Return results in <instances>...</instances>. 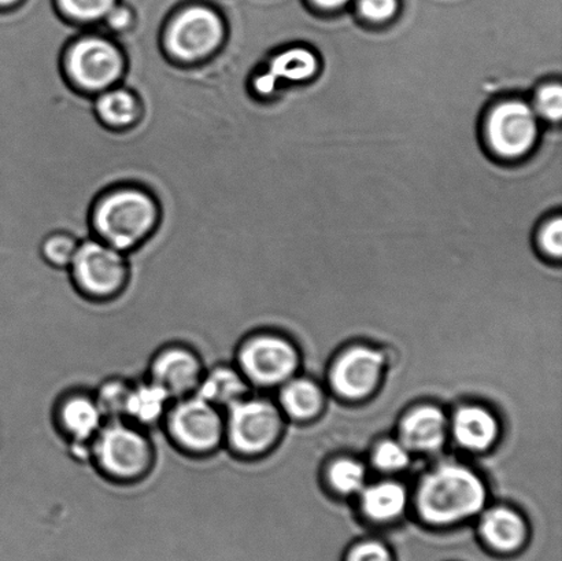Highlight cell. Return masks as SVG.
Masks as SVG:
<instances>
[{"instance_id": "cell-1", "label": "cell", "mask_w": 562, "mask_h": 561, "mask_svg": "<svg viewBox=\"0 0 562 561\" xmlns=\"http://www.w3.org/2000/svg\"><path fill=\"white\" fill-rule=\"evenodd\" d=\"M159 206L150 191L136 184L104 190L90 213L92 236L128 255L157 228Z\"/></svg>"}, {"instance_id": "cell-2", "label": "cell", "mask_w": 562, "mask_h": 561, "mask_svg": "<svg viewBox=\"0 0 562 561\" xmlns=\"http://www.w3.org/2000/svg\"><path fill=\"white\" fill-rule=\"evenodd\" d=\"M90 464L114 485L145 482L157 465V448L150 431L125 419H109L91 444Z\"/></svg>"}, {"instance_id": "cell-3", "label": "cell", "mask_w": 562, "mask_h": 561, "mask_svg": "<svg viewBox=\"0 0 562 561\" xmlns=\"http://www.w3.org/2000/svg\"><path fill=\"white\" fill-rule=\"evenodd\" d=\"M227 35V22L216 5L206 0H191L169 15L162 27L161 44L173 63L196 65L214 57Z\"/></svg>"}, {"instance_id": "cell-4", "label": "cell", "mask_w": 562, "mask_h": 561, "mask_svg": "<svg viewBox=\"0 0 562 561\" xmlns=\"http://www.w3.org/2000/svg\"><path fill=\"white\" fill-rule=\"evenodd\" d=\"M60 64L69 85L90 97L121 85L126 69L123 48L98 27H87L66 44Z\"/></svg>"}, {"instance_id": "cell-5", "label": "cell", "mask_w": 562, "mask_h": 561, "mask_svg": "<svg viewBox=\"0 0 562 561\" xmlns=\"http://www.w3.org/2000/svg\"><path fill=\"white\" fill-rule=\"evenodd\" d=\"M486 491L472 471L443 465L424 478L417 494L418 513L434 525L470 518L483 508Z\"/></svg>"}, {"instance_id": "cell-6", "label": "cell", "mask_w": 562, "mask_h": 561, "mask_svg": "<svg viewBox=\"0 0 562 561\" xmlns=\"http://www.w3.org/2000/svg\"><path fill=\"white\" fill-rule=\"evenodd\" d=\"M66 272L71 288L91 304L117 301L131 285L128 257L95 236L80 242Z\"/></svg>"}, {"instance_id": "cell-7", "label": "cell", "mask_w": 562, "mask_h": 561, "mask_svg": "<svg viewBox=\"0 0 562 561\" xmlns=\"http://www.w3.org/2000/svg\"><path fill=\"white\" fill-rule=\"evenodd\" d=\"M161 428L187 458L209 459L224 449L225 412L198 394L173 400Z\"/></svg>"}, {"instance_id": "cell-8", "label": "cell", "mask_w": 562, "mask_h": 561, "mask_svg": "<svg viewBox=\"0 0 562 561\" xmlns=\"http://www.w3.org/2000/svg\"><path fill=\"white\" fill-rule=\"evenodd\" d=\"M225 412V444L236 459L260 458L273 448L281 431L278 406L246 395Z\"/></svg>"}, {"instance_id": "cell-9", "label": "cell", "mask_w": 562, "mask_h": 561, "mask_svg": "<svg viewBox=\"0 0 562 561\" xmlns=\"http://www.w3.org/2000/svg\"><path fill=\"white\" fill-rule=\"evenodd\" d=\"M483 132L490 152L506 161H516L536 147L541 120L531 103L517 98L504 99L490 108Z\"/></svg>"}, {"instance_id": "cell-10", "label": "cell", "mask_w": 562, "mask_h": 561, "mask_svg": "<svg viewBox=\"0 0 562 561\" xmlns=\"http://www.w3.org/2000/svg\"><path fill=\"white\" fill-rule=\"evenodd\" d=\"M234 364L250 386H279L295 372L297 355L283 338L256 334L241 340Z\"/></svg>"}, {"instance_id": "cell-11", "label": "cell", "mask_w": 562, "mask_h": 561, "mask_svg": "<svg viewBox=\"0 0 562 561\" xmlns=\"http://www.w3.org/2000/svg\"><path fill=\"white\" fill-rule=\"evenodd\" d=\"M93 392L74 389L60 394L53 408V425L79 463H90L91 444L104 425Z\"/></svg>"}, {"instance_id": "cell-12", "label": "cell", "mask_w": 562, "mask_h": 561, "mask_svg": "<svg viewBox=\"0 0 562 561\" xmlns=\"http://www.w3.org/2000/svg\"><path fill=\"white\" fill-rule=\"evenodd\" d=\"M205 371L200 351L183 343H172L153 355L146 377L178 400L196 393Z\"/></svg>"}, {"instance_id": "cell-13", "label": "cell", "mask_w": 562, "mask_h": 561, "mask_svg": "<svg viewBox=\"0 0 562 561\" xmlns=\"http://www.w3.org/2000/svg\"><path fill=\"white\" fill-rule=\"evenodd\" d=\"M262 68L251 71L249 86L260 99H269L283 82H303L317 75V55L306 47H290L272 55Z\"/></svg>"}, {"instance_id": "cell-14", "label": "cell", "mask_w": 562, "mask_h": 561, "mask_svg": "<svg viewBox=\"0 0 562 561\" xmlns=\"http://www.w3.org/2000/svg\"><path fill=\"white\" fill-rule=\"evenodd\" d=\"M383 366L382 354L358 346L336 361L330 382L347 399L367 397L376 388Z\"/></svg>"}, {"instance_id": "cell-15", "label": "cell", "mask_w": 562, "mask_h": 561, "mask_svg": "<svg viewBox=\"0 0 562 561\" xmlns=\"http://www.w3.org/2000/svg\"><path fill=\"white\" fill-rule=\"evenodd\" d=\"M173 399L147 377L132 381L124 417L126 422L151 431L161 427Z\"/></svg>"}, {"instance_id": "cell-16", "label": "cell", "mask_w": 562, "mask_h": 561, "mask_svg": "<svg viewBox=\"0 0 562 561\" xmlns=\"http://www.w3.org/2000/svg\"><path fill=\"white\" fill-rule=\"evenodd\" d=\"M250 384L235 364H216L206 368L196 393L217 408L227 411L249 395Z\"/></svg>"}, {"instance_id": "cell-17", "label": "cell", "mask_w": 562, "mask_h": 561, "mask_svg": "<svg viewBox=\"0 0 562 561\" xmlns=\"http://www.w3.org/2000/svg\"><path fill=\"white\" fill-rule=\"evenodd\" d=\"M92 109L99 123L109 130H126L142 115V102L131 88L119 85L92 97Z\"/></svg>"}, {"instance_id": "cell-18", "label": "cell", "mask_w": 562, "mask_h": 561, "mask_svg": "<svg viewBox=\"0 0 562 561\" xmlns=\"http://www.w3.org/2000/svg\"><path fill=\"white\" fill-rule=\"evenodd\" d=\"M401 436L406 448L434 452L442 447L445 441V415L434 406L415 409L402 423Z\"/></svg>"}, {"instance_id": "cell-19", "label": "cell", "mask_w": 562, "mask_h": 561, "mask_svg": "<svg viewBox=\"0 0 562 561\" xmlns=\"http://www.w3.org/2000/svg\"><path fill=\"white\" fill-rule=\"evenodd\" d=\"M481 535L498 552H515L526 540L527 529L519 515L508 508L490 509L481 521Z\"/></svg>"}, {"instance_id": "cell-20", "label": "cell", "mask_w": 562, "mask_h": 561, "mask_svg": "<svg viewBox=\"0 0 562 561\" xmlns=\"http://www.w3.org/2000/svg\"><path fill=\"white\" fill-rule=\"evenodd\" d=\"M454 437L462 447L484 450L494 442L498 434L497 422L487 411L479 406H465L457 412L453 422Z\"/></svg>"}, {"instance_id": "cell-21", "label": "cell", "mask_w": 562, "mask_h": 561, "mask_svg": "<svg viewBox=\"0 0 562 561\" xmlns=\"http://www.w3.org/2000/svg\"><path fill=\"white\" fill-rule=\"evenodd\" d=\"M363 513L369 518L387 521L398 518L406 507L405 489L398 483L383 482L368 487L362 496Z\"/></svg>"}, {"instance_id": "cell-22", "label": "cell", "mask_w": 562, "mask_h": 561, "mask_svg": "<svg viewBox=\"0 0 562 561\" xmlns=\"http://www.w3.org/2000/svg\"><path fill=\"white\" fill-rule=\"evenodd\" d=\"M280 403L295 419H311L322 408L323 397L316 384L296 379L281 389Z\"/></svg>"}, {"instance_id": "cell-23", "label": "cell", "mask_w": 562, "mask_h": 561, "mask_svg": "<svg viewBox=\"0 0 562 561\" xmlns=\"http://www.w3.org/2000/svg\"><path fill=\"white\" fill-rule=\"evenodd\" d=\"M119 0H54L55 8L71 24L97 27Z\"/></svg>"}, {"instance_id": "cell-24", "label": "cell", "mask_w": 562, "mask_h": 561, "mask_svg": "<svg viewBox=\"0 0 562 561\" xmlns=\"http://www.w3.org/2000/svg\"><path fill=\"white\" fill-rule=\"evenodd\" d=\"M80 242L77 236L66 233V231H54L41 240L38 253L49 268L68 271Z\"/></svg>"}, {"instance_id": "cell-25", "label": "cell", "mask_w": 562, "mask_h": 561, "mask_svg": "<svg viewBox=\"0 0 562 561\" xmlns=\"http://www.w3.org/2000/svg\"><path fill=\"white\" fill-rule=\"evenodd\" d=\"M131 383L128 379L112 377L99 384L93 395L104 419H123Z\"/></svg>"}, {"instance_id": "cell-26", "label": "cell", "mask_w": 562, "mask_h": 561, "mask_svg": "<svg viewBox=\"0 0 562 561\" xmlns=\"http://www.w3.org/2000/svg\"><path fill=\"white\" fill-rule=\"evenodd\" d=\"M531 106L539 120L559 124L562 115V87L559 81H550L538 88Z\"/></svg>"}, {"instance_id": "cell-27", "label": "cell", "mask_w": 562, "mask_h": 561, "mask_svg": "<svg viewBox=\"0 0 562 561\" xmlns=\"http://www.w3.org/2000/svg\"><path fill=\"white\" fill-rule=\"evenodd\" d=\"M329 481L336 491L345 494L361 491L366 482V471L357 461L349 459L336 461L329 470Z\"/></svg>"}, {"instance_id": "cell-28", "label": "cell", "mask_w": 562, "mask_h": 561, "mask_svg": "<svg viewBox=\"0 0 562 561\" xmlns=\"http://www.w3.org/2000/svg\"><path fill=\"white\" fill-rule=\"evenodd\" d=\"M373 461L380 470L398 471L409 463V453L404 444L385 441L374 450Z\"/></svg>"}, {"instance_id": "cell-29", "label": "cell", "mask_w": 562, "mask_h": 561, "mask_svg": "<svg viewBox=\"0 0 562 561\" xmlns=\"http://www.w3.org/2000/svg\"><path fill=\"white\" fill-rule=\"evenodd\" d=\"M136 14L134 8L126 2H117L113 5V9L109 11L108 15L104 16L102 24L97 27L108 33L110 36H119L128 32L131 27L134 26Z\"/></svg>"}, {"instance_id": "cell-30", "label": "cell", "mask_w": 562, "mask_h": 561, "mask_svg": "<svg viewBox=\"0 0 562 561\" xmlns=\"http://www.w3.org/2000/svg\"><path fill=\"white\" fill-rule=\"evenodd\" d=\"M358 13L373 24H383L396 14L398 0H357Z\"/></svg>"}, {"instance_id": "cell-31", "label": "cell", "mask_w": 562, "mask_h": 561, "mask_svg": "<svg viewBox=\"0 0 562 561\" xmlns=\"http://www.w3.org/2000/svg\"><path fill=\"white\" fill-rule=\"evenodd\" d=\"M538 244L544 255L560 258L562 255V220L554 216L542 224L538 231Z\"/></svg>"}, {"instance_id": "cell-32", "label": "cell", "mask_w": 562, "mask_h": 561, "mask_svg": "<svg viewBox=\"0 0 562 561\" xmlns=\"http://www.w3.org/2000/svg\"><path fill=\"white\" fill-rule=\"evenodd\" d=\"M346 561H393L387 548L378 541L358 543L347 553Z\"/></svg>"}, {"instance_id": "cell-33", "label": "cell", "mask_w": 562, "mask_h": 561, "mask_svg": "<svg viewBox=\"0 0 562 561\" xmlns=\"http://www.w3.org/2000/svg\"><path fill=\"white\" fill-rule=\"evenodd\" d=\"M313 2L324 10H336L344 8L351 0H313Z\"/></svg>"}, {"instance_id": "cell-34", "label": "cell", "mask_w": 562, "mask_h": 561, "mask_svg": "<svg viewBox=\"0 0 562 561\" xmlns=\"http://www.w3.org/2000/svg\"><path fill=\"white\" fill-rule=\"evenodd\" d=\"M21 2L22 0H0V11L14 9Z\"/></svg>"}]
</instances>
